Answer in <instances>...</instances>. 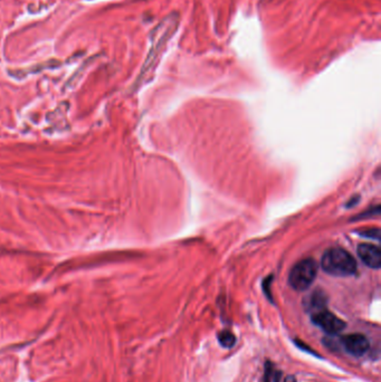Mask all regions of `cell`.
<instances>
[{
    "label": "cell",
    "mask_w": 381,
    "mask_h": 382,
    "mask_svg": "<svg viewBox=\"0 0 381 382\" xmlns=\"http://www.w3.org/2000/svg\"><path fill=\"white\" fill-rule=\"evenodd\" d=\"M284 382H296V380H295V378L294 377H287L286 378V379L285 380H284Z\"/></svg>",
    "instance_id": "30bf717a"
},
{
    "label": "cell",
    "mask_w": 381,
    "mask_h": 382,
    "mask_svg": "<svg viewBox=\"0 0 381 382\" xmlns=\"http://www.w3.org/2000/svg\"><path fill=\"white\" fill-rule=\"evenodd\" d=\"M358 256L368 267L379 269L381 266V252L377 245L360 244L358 246Z\"/></svg>",
    "instance_id": "5b68a950"
},
{
    "label": "cell",
    "mask_w": 381,
    "mask_h": 382,
    "mask_svg": "<svg viewBox=\"0 0 381 382\" xmlns=\"http://www.w3.org/2000/svg\"><path fill=\"white\" fill-rule=\"evenodd\" d=\"M273 373V370L271 368V364H266V368H265V373H264V381L263 382H270V377Z\"/></svg>",
    "instance_id": "9c48e42d"
},
{
    "label": "cell",
    "mask_w": 381,
    "mask_h": 382,
    "mask_svg": "<svg viewBox=\"0 0 381 382\" xmlns=\"http://www.w3.org/2000/svg\"><path fill=\"white\" fill-rule=\"evenodd\" d=\"M311 320L313 322V324H315L322 331L328 333L329 335L338 334L347 327L346 322L326 308L313 313L311 316Z\"/></svg>",
    "instance_id": "3957f363"
},
{
    "label": "cell",
    "mask_w": 381,
    "mask_h": 382,
    "mask_svg": "<svg viewBox=\"0 0 381 382\" xmlns=\"http://www.w3.org/2000/svg\"><path fill=\"white\" fill-rule=\"evenodd\" d=\"M321 266L327 274L348 277L356 274V261L350 253L341 247L328 249L321 259Z\"/></svg>",
    "instance_id": "6da1fadb"
},
{
    "label": "cell",
    "mask_w": 381,
    "mask_h": 382,
    "mask_svg": "<svg viewBox=\"0 0 381 382\" xmlns=\"http://www.w3.org/2000/svg\"><path fill=\"white\" fill-rule=\"evenodd\" d=\"M218 342L222 347L230 349L236 344V336L230 331H222L218 334Z\"/></svg>",
    "instance_id": "52a82bcc"
},
{
    "label": "cell",
    "mask_w": 381,
    "mask_h": 382,
    "mask_svg": "<svg viewBox=\"0 0 381 382\" xmlns=\"http://www.w3.org/2000/svg\"><path fill=\"white\" fill-rule=\"evenodd\" d=\"M318 275V264L312 258H306L296 263L288 275L291 287L298 292L305 291L313 284Z\"/></svg>",
    "instance_id": "7a4b0ae2"
},
{
    "label": "cell",
    "mask_w": 381,
    "mask_h": 382,
    "mask_svg": "<svg viewBox=\"0 0 381 382\" xmlns=\"http://www.w3.org/2000/svg\"><path fill=\"white\" fill-rule=\"evenodd\" d=\"M341 344L349 355L356 357H362L370 349V342L366 335L360 333H351L341 337Z\"/></svg>",
    "instance_id": "277c9868"
},
{
    "label": "cell",
    "mask_w": 381,
    "mask_h": 382,
    "mask_svg": "<svg viewBox=\"0 0 381 382\" xmlns=\"http://www.w3.org/2000/svg\"><path fill=\"white\" fill-rule=\"evenodd\" d=\"M328 303V297L322 291H315L312 293L310 296L306 297L304 305L308 312L312 314L315 312H319L321 309H324Z\"/></svg>",
    "instance_id": "8992f818"
},
{
    "label": "cell",
    "mask_w": 381,
    "mask_h": 382,
    "mask_svg": "<svg viewBox=\"0 0 381 382\" xmlns=\"http://www.w3.org/2000/svg\"><path fill=\"white\" fill-rule=\"evenodd\" d=\"M361 235L364 237H369V238H374L376 240H379V236H380V230L378 228L375 229H370V230L361 232Z\"/></svg>",
    "instance_id": "ba28073f"
}]
</instances>
